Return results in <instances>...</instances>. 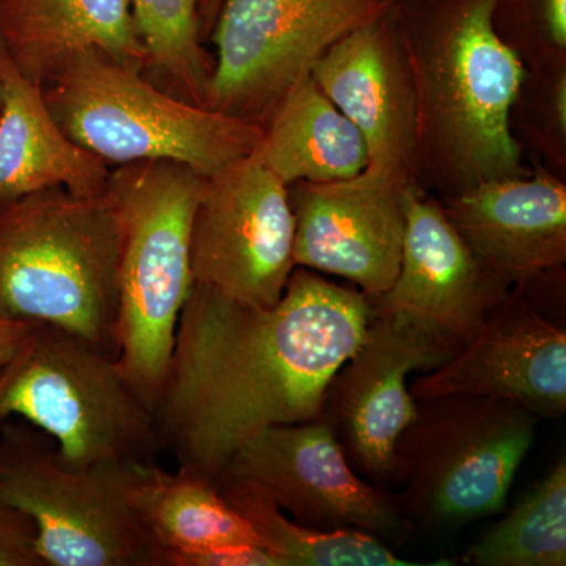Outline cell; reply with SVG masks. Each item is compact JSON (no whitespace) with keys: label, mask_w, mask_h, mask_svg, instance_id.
I'll list each match as a JSON object with an SVG mask.
<instances>
[{"label":"cell","mask_w":566,"mask_h":566,"mask_svg":"<svg viewBox=\"0 0 566 566\" xmlns=\"http://www.w3.org/2000/svg\"><path fill=\"white\" fill-rule=\"evenodd\" d=\"M0 566H46L36 551V528L17 506L0 501Z\"/></svg>","instance_id":"obj_26"},{"label":"cell","mask_w":566,"mask_h":566,"mask_svg":"<svg viewBox=\"0 0 566 566\" xmlns=\"http://www.w3.org/2000/svg\"><path fill=\"white\" fill-rule=\"evenodd\" d=\"M253 156L286 186L349 180L368 166L363 134L311 74L275 104Z\"/></svg>","instance_id":"obj_20"},{"label":"cell","mask_w":566,"mask_h":566,"mask_svg":"<svg viewBox=\"0 0 566 566\" xmlns=\"http://www.w3.org/2000/svg\"><path fill=\"white\" fill-rule=\"evenodd\" d=\"M493 22L501 39L516 52L565 55L566 0H494Z\"/></svg>","instance_id":"obj_25"},{"label":"cell","mask_w":566,"mask_h":566,"mask_svg":"<svg viewBox=\"0 0 566 566\" xmlns=\"http://www.w3.org/2000/svg\"><path fill=\"white\" fill-rule=\"evenodd\" d=\"M211 2H214V3H216V2L221 3V2H222V0H211Z\"/></svg>","instance_id":"obj_30"},{"label":"cell","mask_w":566,"mask_h":566,"mask_svg":"<svg viewBox=\"0 0 566 566\" xmlns=\"http://www.w3.org/2000/svg\"><path fill=\"white\" fill-rule=\"evenodd\" d=\"M311 76L363 134L365 169L416 185L415 88L394 10L338 40Z\"/></svg>","instance_id":"obj_16"},{"label":"cell","mask_w":566,"mask_h":566,"mask_svg":"<svg viewBox=\"0 0 566 566\" xmlns=\"http://www.w3.org/2000/svg\"><path fill=\"white\" fill-rule=\"evenodd\" d=\"M221 475L255 483L307 527L354 528L389 543L403 542L411 531L395 495L354 471L322 419L260 431L234 452Z\"/></svg>","instance_id":"obj_11"},{"label":"cell","mask_w":566,"mask_h":566,"mask_svg":"<svg viewBox=\"0 0 566 566\" xmlns=\"http://www.w3.org/2000/svg\"><path fill=\"white\" fill-rule=\"evenodd\" d=\"M444 211L469 248L512 283L564 266L566 188L546 170L482 182L447 199Z\"/></svg>","instance_id":"obj_17"},{"label":"cell","mask_w":566,"mask_h":566,"mask_svg":"<svg viewBox=\"0 0 566 566\" xmlns=\"http://www.w3.org/2000/svg\"><path fill=\"white\" fill-rule=\"evenodd\" d=\"M370 316L363 292L307 268H294L270 307L193 283L153 408L161 453L212 482L260 431L319 419Z\"/></svg>","instance_id":"obj_1"},{"label":"cell","mask_w":566,"mask_h":566,"mask_svg":"<svg viewBox=\"0 0 566 566\" xmlns=\"http://www.w3.org/2000/svg\"><path fill=\"white\" fill-rule=\"evenodd\" d=\"M493 10L494 0H398L394 9L415 88V177L427 175L447 199L531 174L512 128L527 71L495 31Z\"/></svg>","instance_id":"obj_2"},{"label":"cell","mask_w":566,"mask_h":566,"mask_svg":"<svg viewBox=\"0 0 566 566\" xmlns=\"http://www.w3.org/2000/svg\"><path fill=\"white\" fill-rule=\"evenodd\" d=\"M289 186L253 156L205 178L193 212V283L249 305L281 300L294 271Z\"/></svg>","instance_id":"obj_10"},{"label":"cell","mask_w":566,"mask_h":566,"mask_svg":"<svg viewBox=\"0 0 566 566\" xmlns=\"http://www.w3.org/2000/svg\"><path fill=\"white\" fill-rule=\"evenodd\" d=\"M412 182L365 169L349 180L289 186L294 266L338 275L381 296L400 271Z\"/></svg>","instance_id":"obj_14"},{"label":"cell","mask_w":566,"mask_h":566,"mask_svg":"<svg viewBox=\"0 0 566 566\" xmlns=\"http://www.w3.org/2000/svg\"><path fill=\"white\" fill-rule=\"evenodd\" d=\"M129 495L164 554L222 545L263 546L211 480L185 469L169 472L158 461L136 464Z\"/></svg>","instance_id":"obj_21"},{"label":"cell","mask_w":566,"mask_h":566,"mask_svg":"<svg viewBox=\"0 0 566 566\" xmlns=\"http://www.w3.org/2000/svg\"><path fill=\"white\" fill-rule=\"evenodd\" d=\"M134 465L74 468L33 424L0 423V501L31 517L46 566H163L129 495Z\"/></svg>","instance_id":"obj_8"},{"label":"cell","mask_w":566,"mask_h":566,"mask_svg":"<svg viewBox=\"0 0 566 566\" xmlns=\"http://www.w3.org/2000/svg\"><path fill=\"white\" fill-rule=\"evenodd\" d=\"M0 44L22 76L41 87L91 50L147 66L132 0H0Z\"/></svg>","instance_id":"obj_18"},{"label":"cell","mask_w":566,"mask_h":566,"mask_svg":"<svg viewBox=\"0 0 566 566\" xmlns=\"http://www.w3.org/2000/svg\"><path fill=\"white\" fill-rule=\"evenodd\" d=\"M3 107V95H2V84H0V114H2Z\"/></svg>","instance_id":"obj_29"},{"label":"cell","mask_w":566,"mask_h":566,"mask_svg":"<svg viewBox=\"0 0 566 566\" xmlns=\"http://www.w3.org/2000/svg\"><path fill=\"white\" fill-rule=\"evenodd\" d=\"M453 356L411 324L371 314L363 344L327 382L319 419L354 471L371 485L394 483L395 446L415 422L409 375L434 370Z\"/></svg>","instance_id":"obj_12"},{"label":"cell","mask_w":566,"mask_h":566,"mask_svg":"<svg viewBox=\"0 0 566 566\" xmlns=\"http://www.w3.org/2000/svg\"><path fill=\"white\" fill-rule=\"evenodd\" d=\"M474 566L566 565V463L553 469L465 551Z\"/></svg>","instance_id":"obj_23"},{"label":"cell","mask_w":566,"mask_h":566,"mask_svg":"<svg viewBox=\"0 0 566 566\" xmlns=\"http://www.w3.org/2000/svg\"><path fill=\"white\" fill-rule=\"evenodd\" d=\"M120 226L106 192L0 202V316L61 327L117 354Z\"/></svg>","instance_id":"obj_3"},{"label":"cell","mask_w":566,"mask_h":566,"mask_svg":"<svg viewBox=\"0 0 566 566\" xmlns=\"http://www.w3.org/2000/svg\"><path fill=\"white\" fill-rule=\"evenodd\" d=\"M538 419L499 398L417 401L415 422L395 446V499L409 523L447 531L504 512Z\"/></svg>","instance_id":"obj_7"},{"label":"cell","mask_w":566,"mask_h":566,"mask_svg":"<svg viewBox=\"0 0 566 566\" xmlns=\"http://www.w3.org/2000/svg\"><path fill=\"white\" fill-rule=\"evenodd\" d=\"M142 73L106 52L85 51L43 95L63 133L109 166L174 161L210 178L259 147L262 126L159 91Z\"/></svg>","instance_id":"obj_5"},{"label":"cell","mask_w":566,"mask_h":566,"mask_svg":"<svg viewBox=\"0 0 566 566\" xmlns=\"http://www.w3.org/2000/svg\"><path fill=\"white\" fill-rule=\"evenodd\" d=\"M212 483L282 566L420 565L395 556L385 542L365 532L319 531L290 520L262 488L248 480L219 475Z\"/></svg>","instance_id":"obj_22"},{"label":"cell","mask_w":566,"mask_h":566,"mask_svg":"<svg viewBox=\"0 0 566 566\" xmlns=\"http://www.w3.org/2000/svg\"><path fill=\"white\" fill-rule=\"evenodd\" d=\"M512 282L488 266L419 186L406 196L400 271L381 296H367L374 315L411 324L460 352L509 296Z\"/></svg>","instance_id":"obj_13"},{"label":"cell","mask_w":566,"mask_h":566,"mask_svg":"<svg viewBox=\"0 0 566 566\" xmlns=\"http://www.w3.org/2000/svg\"><path fill=\"white\" fill-rule=\"evenodd\" d=\"M163 566H282L266 547L259 545H222L192 551H169Z\"/></svg>","instance_id":"obj_27"},{"label":"cell","mask_w":566,"mask_h":566,"mask_svg":"<svg viewBox=\"0 0 566 566\" xmlns=\"http://www.w3.org/2000/svg\"><path fill=\"white\" fill-rule=\"evenodd\" d=\"M20 417L74 468L158 461L151 406L117 354L61 327L32 323L0 371V423Z\"/></svg>","instance_id":"obj_6"},{"label":"cell","mask_w":566,"mask_h":566,"mask_svg":"<svg viewBox=\"0 0 566 566\" xmlns=\"http://www.w3.org/2000/svg\"><path fill=\"white\" fill-rule=\"evenodd\" d=\"M409 392L416 401L452 395L499 398L560 419L566 412L565 323L517 283L474 340L417 378Z\"/></svg>","instance_id":"obj_15"},{"label":"cell","mask_w":566,"mask_h":566,"mask_svg":"<svg viewBox=\"0 0 566 566\" xmlns=\"http://www.w3.org/2000/svg\"><path fill=\"white\" fill-rule=\"evenodd\" d=\"M0 202L50 188L106 192L111 167L70 139L52 117L43 87L22 76L0 44Z\"/></svg>","instance_id":"obj_19"},{"label":"cell","mask_w":566,"mask_h":566,"mask_svg":"<svg viewBox=\"0 0 566 566\" xmlns=\"http://www.w3.org/2000/svg\"><path fill=\"white\" fill-rule=\"evenodd\" d=\"M203 182L174 161L123 164L107 182L120 226L117 359L151 409L193 285L191 232Z\"/></svg>","instance_id":"obj_4"},{"label":"cell","mask_w":566,"mask_h":566,"mask_svg":"<svg viewBox=\"0 0 566 566\" xmlns=\"http://www.w3.org/2000/svg\"><path fill=\"white\" fill-rule=\"evenodd\" d=\"M398 0H222L203 107L262 126L331 46Z\"/></svg>","instance_id":"obj_9"},{"label":"cell","mask_w":566,"mask_h":566,"mask_svg":"<svg viewBox=\"0 0 566 566\" xmlns=\"http://www.w3.org/2000/svg\"><path fill=\"white\" fill-rule=\"evenodd\" d=\"M207 0H132L147 66L167 77L185 102L203 106L212 63L200 43V9ZM211 2V0H210Z\"/></svg>","instance_id":"obj_24"},{"label":"cell","mask_w":566,"mask_h":566,"mask_svg":"<svg viewBox=\"0 0 566 566\" xmlns=\"http://www.w3.org/2000/svg\"><path fill=\"white\" fill-rule=\"evenodd\" d=\"M31 326L32 323L14 322V319L0 316V371L7 367L11 357L18 352Z\"/></svg>","instance_id":"obj_28"}]
</instances>
